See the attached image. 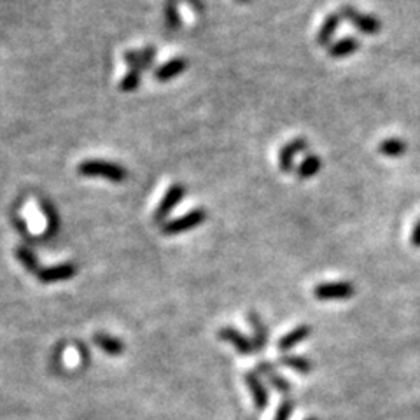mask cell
Returning a JSON list of instances; mask_svg holds the SVG:
<instances>
[{
  "instance_id": "obj_22",
  "label": "cell",
  "mask_w": 420,
  "mask_h": 420,
  "mask_svg": "<svg viewBox=\"0 0 420 420\" xmlns=\"http://www.w3.org/2000/svg\"><path fill=\"white\" fill-rule=\"evenodd\" d=\"M278 362H280V366L289 368V370L298 371L301 375H307L313 370L312 361L307 357H301V355H282Z\"/></svg>"
},
{
  "instance_id": "obj_15",
  "label": "cell",
  "mask_w": 420,
  "mask_h": 420,
  "mask_svg": "<svg viewBox=\"0 0 420 420\" xmlns=\"http://www.w3.org/2000/svg\"><path fill=\"white\" fill-rule=\"evenodd\" d=\"M361 47V43H359L357 37L354 35H347V37H342L336 43H333L331 46L328 47V53L331 58H347L351 54H354L355 51Z\"/></svg>"
},
{
  "instance_id": "obj_21",
  "label": "cell",
  "mask_w": 420,
  "mask_h": 420,
  "mask_svg": "<svg viewBox=\"0 0 420 420\" xmlns=\"http://www.w3.org/2000/svg\"><path fill=\"white\" fill-rule=\"evenodd\" d=\"M16 258L20 259L21 265L25 266V270L30 272V274H39L41 266H39V259L35 256V252L32 251L28 245H20L16 247Z\"/></svg>"
},
{
  "instance_id": "obj_16",
  "label": "cell",
  "mask_w": 420,
  "mask_h": 420,
  "mask_svg": "<svg viewBox=\"0 0 420 420\" xmlns=\"http://www.w3.org/2000/svg\"><path fill=\"white\" fill-rule=\"evenodd\" d=\"M247 317H249L251 328H252V331H254L256 349H258V352L263 351V349L268 345V338H270V329H268V326L263 322V319L259 317V313L254 312V310L247 313Z\"/></svg>"
},
{
  "instance_id": "obj_4",
  "label": "cell",
  "mask_w": 420,
  "mask_h": 420,
  "mask_svg": "<svg viewBox=\"0 0 420 420\" xmlns=\"http://www.w3.org/2000/svg\"><path fill=\"white\" fill-rule=\"evenodd\" d=\"M184 197H186V186L182 184L170 186V188L166 189L165 197L162 198V201H159L158 207H156L155 214H153V221H155L156 224H159V226H163V224L166 223V219H168L170 214H172V210L181 203Z\"/></svg>"
},
{
  "instance_id": "obj_9",
  "label": "cell",
  "mask_w": 420,
  "mask_h": 420,
  "mask_svg": "<svg viewBox=\"0 0 420 420\" xmlns=\"http://www.w3.org/2000/svg\"><path fill=\"white\" fill-rule=\"evenodd\" d=\"M219 338L224 340V342H230L233 345V347L236 349V351L240 352V354L243 355H252L258 352V349H256L254 345V340H249L245 335H242L240 331H236L235 328H223L219 329Z\"/></svg>"
},
{
  "instance_id": "obj_25",
  "label": "cell",
  "mask_w": 420,
  "mask_h": 420,
  "mask_svg": "<svg viewBox=\"0 0 420 420\" xmlns=\"http://www.w3.org/2000/svg\"><path fill=\"white\" fill-rule=\"evenodd\" d=\"M293 412H294V401L289 399V397H285L284 401H280V405H278L274 420H289L291 413Z\"/></svg>"
},
{
  "instance_id": "obj_13",
  "label": "cell",
  "mask_w": 420,
  "mask_h": 420,
  "mask_svg": "<svg viewBox=\"0 0 420 420\" xmlns=\"http://www.w3.org/2000/svg\"><path fill=\"white\" fill-rule=\"evenodd\" d=\"M186 69H188V60L182 58V56H179V58L170 60V62L159 65L158 69L155 70V79L159 82L172 81L174 78L181 76Z\"/></svg>"
},
{
  "instance_id": "obj_1",
  "label": "cell",
  "mask_w": 420,
  "mask_h": 420,
  "mask_svg": "<svg viewBox=\"0 0 420 420\" xmlns=\"http://www.w3.org/2000/svg\"><path fill=\"white\" fill-rule=\"evenodd\" d=\"M78 174L82 177H100L107 179L111 182H123L128 177V172L124 166L118 163L105 162V159H88V162L79 163Z\"/></svg>"
},
{
  "instance_id": "obj_26",
  "label": "cell",
  "mask_w": 420,
  "mask_h": 420,
  "mask_svg": "<svg viewBox=\"0 0 420 420\" xmlns=\"http://www.w3.org/2000/svg\"><path fill=\"white\" fill-rule=\"evenodd\" d=\"M12 223H14V226H16V230H18V233H20L21 236H23V239H30L32 240V233H30V230H28V226H27V221L25 219H21L20 216H12ZM32 242H34V240H32Z\"/></svg>"
},
{
  "instance_id": "obj_17",
  "label": "cell",
  "mask_w": 420,
  "mask_h": 420,
  "mask_svg": "<svg viewBox=\"0 0 420 420\" xmlns=\"http://www.w3.org/2000/svg\"><path fill=\"white\" fill-rule=\"evenodd\" d=\"M39 207H41V212L44 214V217H46V236H53L58 233L60 230V216L58 212H56V208H54V205L51 203L49 200H46V198H39Z\"/></svg>"
},
{
  "instance_id": "obj_30",
  "label": "cell",
  "mask_w": 420,
  "mask_h": 420,
  "mask_svg": "<svg viewBox=\"0 0 420 420\" xmlns=\"http://www.w3.org/2000/svg\"><path fill=\"white\" fill-rule=\"evenodd\" d=\"M307 420H319V419H316V417H310V419H307Z\"/></svg>"
},
{
  "instance_id": "obj_5",
  "label": "cell",
  "mask_w": 420,
  "mask_h": 420,
  "mask_svg": "<svg viewBox=\"0 0 420 420\" xmlns=\"http://www.w3.org/2000/svg\"><path fill=\"white\" fill-rule=\"evenodd\" d=\"M355 287L351 282H326V284L316 285L313 296L320 301H335L349 300L354 296Z\"/></svg>"
},
{
  "instance_id": "obj_6",
  "label": "cell",
  "mask_w": 420,
  "mask_h": 420,
  "mask_svg": "<svg viewBox=\"0 0 420 420\" xmlns=\"http://www.w3.org/2000/svg\"><path fill=\"white\" fill-rule=\"evenodd\" d=\"M309 140L303 139V137H298V139H293L285 144L280 149V153H278V166H280L282 172H284V174H291L294 170V159H296V156L305 153V151H309Z\"/></svg>"
},
{
  "instance_id": "obj_23",
  "label": "cell",
  "mask_w": 420,
  "mask_h": 420,
  "mask_svg": "<svg viewBox=\"0 0 420 420\" xmlns=\"http://www.w3.org/2000/svg\"><path fill=\"white\" fill-rule=\"evenodd\" d=\"M179 0H165V8H163V14H165V25L168 30L175 32L181 28V14H179Z\"/></svg>"
},
{
  "instance_id": "obj_3",
  "label": "cell",
  "mask_w": 420,
  "mask_h": 420,
  "mask_svg": "<svg viewBox=\"0 0 420 420\" xmlns=\"http://www.w3.org/2000/svg\"><path fill=\"white\" fill-rule=\"evenodd\" d=\"M340 14H342L343 20L351 21L355 28H357L359 34L364 35H377L382 30V23L378 18L371 14H362L357 9L352 8V5H343L340 9Z\"/></svg>"
},
{
  "instance_id": "obj_28",
  "label": "cell",
  "mask_w": 420,
  "mask_h": 420,
  "mask_svg": "<svg viewBox=\"0 0 420 420\" xmlns=\"http://www.w3.org/2000/svg\"><path fill=\"white\" fill-rule=\"evenodd\" d=\"M412 245L419 247L420 249V219L417 221L415 226H413L412 230Z\"/></svg>"
},
{
  "instance_id": "obj_8",
  "label": "cell",
  "mask_w": 420,
  "mask_h": 420,
  "mask_svg": "<svg viewBox=\"0 0 420 420\" xmlns=\"http://www.w3.org/2000/svg\"><path fill=\"white\" fill-rule=\"evenodd\" d=\"M156 47L147 46L144 49H130L124 51L123 60L130 65V69H140L142 72H146L147 69L155 65L156 62Z\"/></svg>"
},
{
  "instance_id": "obj_12",
  "label": "cell",
  "mask_w": 420,
  "mask_h": 420,
  "mask_svg": "<svg viewBox=\"0 0 420 420\" xmlns=\"http://www.w3.org/2000/svg\"><path fill=\"white\" fill-rule=\"evenodd\" d=\"M245 384L251 389L252 397H254L256 408L258 410H265L268 406V401H270V396H268V390H266V386L263 384V380L259 378L258 373H245Z\"/></svg>"
},
{
  "instance_id": "obj_11",
  "label": "cell",
  "mask_w": 420,
  "mask_h": 420,
  "mask_svg": "<svg viewBox=\"0 0 420 420\" xmlns=\"http://www.w3.org/2000/svg\"><path fill=\"white\" fill-rule=\"evenodd\" d=\"M258 373L263 375L266 380L270 382L272 387L277 390L278 394H289L291 393V384L285 380L282 375L277 373L275 366L270 361H259L258 362Z\"/></svg>"
},
{
  "instance_id": "obj_19",
  "label": "cell",
  "mask_w": 420,
  "mask_h": 420,
  "mask_svg": "<svg viewBox=\"0 0 420 420\" xmlns=\"http://www.w3.org/2000/svg\"><path fill=\"white\" fill-rule=\"evenodd\" d=\"M320 168H322V159L317 155H307L298 165L296 175L298 179H303V181L305 179H312L319 174Z\"/></svg>"
},
{
  "instance_id": "obj_14",
  "label": "cell",
  "mask_w": 420,
  "mask_h": 420,
  "mask_svg": "<svg viewBox=\"0 0 420 420\" xmlns=\"http://www.w3.org/2000/svg\"><path fill=\"white\" fill-rule=\"evenodd\" d=\"M310 335H312V328H310L309 324H301V326H296L293 331H289L287 335H284L280 340H278V343H277L278 351H282V352L291 351V349H294L296 345H300L303 340L309 338Z\"/></svg>"
},
{
  "instance_id": "obj_24",
  "label": "cell",
  "mask_w": 420,
  "mask_h": 420,
  "mask_svg": "<svg viewBox=\"0 0 420 420\" xmlns=\"http://www.w3.org/2000/svg\"><path fill=\"white\" fill-rule=\"evenodd\" d=\"M142 70L140 69H130L126 74L123 76V79L120 81V89L123 93H131L135 91L137 88L140 86V81H142Z\"/></svg>"
},
{
  "instance_id": "obj_20",
  "label": "cell",
  "mask_w": 420,
  "mask_h": 420,
  "mask_svg": "<svg viewBox=\"0 0 420 420\" xmlns=\"http://www.w3.org/2000/svg\"><path fill=\"white\" fill-rule=\"evenodd\" d=\"M406 149H408V146H406L405 140L397 139V137L384 139L380 142V146H378V151H380L386 158H401V156L405 155Z\"/></svg>"
},
{
  "instance_id": "obj_2",
  "label": "cell",
  "mask_w": 420,
  "mask_h": 420,
  "mask_svg": "<svg viewBox=\"0 0 420 420\" xmlns=\"http://www.w3.org/2000/svg\"><path fill=\"white\" fill-rule=\"evenodd\" d=\"M205 219H207L205 208L201 207L193 208V210H189L188 214L177 217V219L166 221V223L162 226V233L166 236L181 235V233L189 232V230H195V228H198L200 224H203Z\"/></svg>"
},
{
  "instance_id": "obj_27",
  "label": "cell",
  "mask_w": 420,
  "mask_h": 420,
  "mask_svg": "<svg viewBox=\"0 0 420 420\" xmlns=\"http://www.w3.org/2000/svg\"><path fill=\"white\" fill-rule=\"evenodd\" d=\"M76 347H78L79 354H81V362H82V368H88L89 366V361H91V357H89V351H88V345L86 343H82L81 340H76Z\"/></svg>"
},
{
  "instance_id": "obj_7",
  "label": "cell",
  "mask_w": 420,
  "mask_h": 420,
  "mask_svg": "<svg viewBox=\"0 0 420 420\" xmlns=\"http://www.w3.org/2000/svg\"><path fill=\"white\" fill-rule=\"evenodd\" d=\"M78 275V265L76 263H62V265H53L47 268H41L37 278L43 284H54V282L70 280Z\"/></svg>"
},
{
  "instance_id": "obj_10",
  "label": "cell",
  "mask_w": 420,
  "mask_h": 420,
  "mask_svg": "<svg viewBox=\"0 0 420 420\" xmlns=\"http://www.w3.org/2000/svg\"><path fill=\"white\" fill-rule=\"evenodd\" d=\"M342 21H343V18H342V14H340V11L331 12V14H329L328 18L322 21L319 32H317V44H319V46H326V47L331 46L333 37H335L336 32H338Z\"/></svg>"
},
{
  "instance_id": "obj_29",
  "label": "cell",
  "mask_w": 420,
  "mask_h": 420,
  "mask_svg": "<svg viewBox=\"0 0 420 420\" xmlns=\"http://www.w3.org/2000/svg\"><path fill=\"white\" fill-rule=\"evenodd\" d=\"M239 2H242V4H247V2H251V0H239Z\"/></svg>"
},
{
  "instance_id": "obj_18",
  "label": "cell",
  "mask_w": 420,
  "mask_h": 420,
  "mask_svg": "<svg viewBox=\"0 0 420 420\" xmlns=\"http://www.w3.org/2000/svg\"><path fill=\"white\" fill-rule=\"evenodd\" d=\"M93 342L97 343L98 347L109 355H121L124 351L123 342L114 338V336L107 335V333H95V335H93Z\"/></svg>"
}]
</instances>
